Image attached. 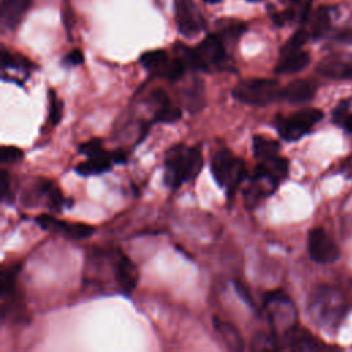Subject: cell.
I'll return each mask as SVG.
<instances>
[{
    "label": "cell",
    "mask_w": 352,
    "mask_h": 352,
    "mask_svg": "<svg viewBox=\"0 0 352 352\" xmlns=\"http://www.w3.org/2000/svg\"><path fill=\"white\" fill-rule=\"evenodd\" d=\"M342 125L348 129L349 133H352V114H348V117L345 118V121H344Z\"/></svg>",
    "instance_id": "f35d334b"
},
{
    "label": "cell",
    "mask_w": 352,
    "mask_h": 352,
    "mask_svg": "<svg viewBox=\"0 0 352 352\" xmlns=\"http://www.w3.org/2000/svg\"><path fill=\"white\" fill-rule=\"evenodd\" d=\"M279 150H280V146L276 140L261 136V135L253 136V154L257 160L265 161V160L274 158L278 155Z\"/></svg>",
    "instance_id": "7402d4cb"
},
{
    "label": "cell",
    "mask_w": 352,
    "mask_h": 352,
    "mask_svg": "<svg viewBox=\"0 0 352 352\" xmlns=\"http://www.w3.org/2000/svg\"><path fill=\"white\" fill-rule=\"evenodd\" d=\"M235 289H236L238 294L241 296V298H243L248 304L253 305V300H252V297H250V293L248 292V289H246V286H245L243 283H241V282H235Z\"/></svg>",
    "instance_id": "74e56055"
},
{
    "label": "cell",
    "mask_w": 352,
    "mask_h": 352,
    "mask_svg": "<svg viewBox=\"0 0 352 352\" xmlns=\"http://www.w3.org/2000/svg\"><path fill=\"white\" fill-rule=\"evenodd\" d=\"M210 170L216 183L227 188V197L230 199L246 176L243 160L235 157L230 150H221L212 157Z\"/></svg>",
    "instance_id": "3957f363"
},
{
    "label": "cell",
    "mask_w": 352,
    "mask_h": 352,
    "mask_svg": "<svg viewBox=\"0 0 352 352\" xmlns=\"http://www.w3.org/2000/svg\"><path fill=\"white\" fill-rule=\"evenodd\" d=\"M349 110V100H341L337 107L333 110V121L337 124H344L345 118L348 117Z\"/></svg>",
    "instance_id": "e575fe53"
},
{
    "label": "cell",
    "mask_w": 352,
    "mask_h": 352,
    "mask_svg": "<svg viewBox=\"0 0 352 352\" xmlns=\"http://www.w3.org/2000/svg\"><path fill=\"white\" fill-rule=\"evenodd\" d=\"M322 117L323 113L319 109H302L289 117H278L276 129L282 139L287 142H294L307 135L312 129V126L322 120Z\"/></svg>",
    "instance_id": "8992f818"
},
{
    "label": "cell",
    "mask_w": 352,
    "mask_h": 352,
    "mask_svg": "<svg viewBox=\"0 0 352 352\" xmlns=\"http://www.w3.org/2000/svg\"><path fill=\"white\" fill-rule=\"evenodd\" d=\"M114 279L120 290L125 294H131L139 280V272L133 261L122 252L117 253L114 263Z\"/></svg>",
    "instance_id": "8fae6325"
},
{
    "label": "cell",
    "mask_w": 352,
    "mask_h": 352,
    "mask_svg": "<svg viewBox=\"0 0 352 352\" xmlns=\"http://www.w3.org/2000/svg\"><path fill=\"white\" fill-rule=\"evenodd\" d=\"M175 50L179 51V54L182 55V59L187 67H190L192 70H208L206 63L202 60V58L199 56V54L195 48H188V47L183 45L182 43H177V44H175Z\"/></svg>",
    "instance_id": "d4e9b609"
},
{
    "label": "cell",
    "mask_w": 352,
    "mask_h": 352,
    "mask_svg": "<svg viewBox=\"0 0 352 352\" xmlns=\"http://www.w3.org/2000/svg\"><path fill=\"white\" fill-rule=\"evenodd\" d=\"M151 99L157 104V111L153 118L154 122H175L182 117V110L175 106L168 94L162 88H157L151 92Z\"/></svg>",
    "instance_id": "7c38bea8"
},
{
    "label": "cell",
    "mask_w": 352,
    "mask_h": 352,
    "mask_svg": "<svg viewBox=\"0 0 352 352\" xmlns=\"http://www.w3.org/2000/svg\"><path fill=\"white\" fill-rule=\"evenodd\" d=\"M308 253L319 264H329L338 258L340 250L333 238L320 227H315L308 235Z\"/></svg>",
    "instance_id": "52a82bcc"
},
{
    "label": "cell",
    "mask_w": 352,
    "mask_h": 352,
    "mask_svg": "<svg viewBox=\"0 0 352 352\" xmlns=\"http://www.w3.org/2000/svg\"><path fill=\"white\" fill-rule=\"evenodd\" d=\"M249 1H263V0H249Z\"/></svg>",
    "instance_id": "60d3db41"
},
{
    "label": "cell",
    "mask_w": 352,
    "mask_h": 352,
    "mask_svg": "<svg viewBox=\"0 0 352 352\" xmlns=\"http://www.w3.org/2000/svg\"><path fill=\"white\" fill-rule=\"evenodd\" d=\"M37 187H38V191L47 197L50 209L54 212H60L65 204V198L60 190L51 180H47V179H40Z\"/></svg>",
    "instance_id": "603a6c76"
},
{
    "label": "cell",
    "mask_w": 352,
    "mask_h": 352,
    "mask_svg": "<svg viewBox=\"0 0 352 352\" xmlns=\"http://www.w3.org/2000/svg\"><path fill=\"white\" fill-rule=\"evenodd\" d=\"M202 60L209 65H217L226 58V48L223 38L219 34L206 36L195 48Z\"/></svg>",
    "instance_id": "9a60e30c"
},
{
    "label": "cell",
    "mask_w": 352,
    "mask_h": 352,
    "mask_svg": "<svg viewBox=\"0 0 352 352\" xmlns=\"http://www.w3.org/2000/svg\"><path fill=\"white\" fill-rule=\"evenodd\" d=\"M186 63L183 62L182 58H175V59H169L165 66L155 74L158 77H162V78H166L169 81H176L179 80L184 72H186Z\"/></svg>",
    "instance_id": "484cf974"
},
{
    "label": "cell",
    "mask_w": 352,
    "mask_h": 352,
    "mask_svg": "<svg viewBox=\"0 0 352 352\" xmlns=\"http://www.w3.org/2000/svg\"><path fill=\"white\" fill-rule=\"evenodd\" d=\"M10 192V176L7 170H1V198L6 199Z\"/></svg>",
    "instance_id": "8d00e7d4"
},
{
    "label": "cell",
    "mask_w": 352,
    "mask_h": 352,
    "mask_svg": "<svg viewBox=\"0 0 352 352\" xmlns=\"http://www.w3.org/2000/svg\"><path fill=\"white\" fill-rule=\"evenodd\" d=\"M205 3H208V4H217V3H220L221 0H204Z\"/></svg>",
    "instance_id": "ab89813d"
},
{
    "label": "cell",
    "mask_w": 352,
    "mask_h": 352,
    "mask_svg": "<svg viewBox=\"0 0 352 352\" xmlns=\"http://www.w3.org/2000/svg\"><path fill=\"white\" fill-rule=\"evenodd\" d=\"M1 65H3V67H14V69L32 67V63L26 58L15 56L6 50H3V52H1Z\"/></svg>",
    "instance_id": "1f68e13d"
},
{
    "label": "cell",
    "mask_w": 352,
    "mask_h": 352,
    "mask_svg": "<svg viewBox=\"0 0 352 352\" xmlns=\"http://www.w3.org/2000/svg\"><path fill=\"white\" fill-rule=\"evenodd\" d=\"M114 162V154L113 151L102 150L99 154L94 157H88L87 161L80 162L76 166V172L81 176H94V175H102L113 168Z\"/></svg>",
    "instance_id": "5bb4252c"
},
{
    "label": "cell",
    "mask_w": 352,
    "mask_h": 352,
    "mask_svg": "<svg viewBox=\"0 0 352 352\" xmlns=\"http://www.w3.org/2000/svg\"><path fill=\"white\" fill-rule=\"evenodd\" d=\"M202 165L204 157L198 147L173 146L165 157L164 182L170 188H179L184 182L198 176Z\"/></svg>",
    "instance_id": "6da1fadb"
},
{
    "label": "cell",
    "mask_w": 352,
    "mask_h": 352,
    "mask_svg": "<svg viewBox=\"0 0 352 352\" xmlns=\"http://www.w3.org/2000/svg\"><path fill=\"white\" fill-rule=\"evenodd\" d=\"M330 23V16H329V11L324 7H319L315 14L314 18L311 21V34L314 38H319L320 36L324 34V32L327 30Z\"/></svg>",
    "instance_id": "4316f807"
},
{
    "label": "cell",
    "mask_w": 352,
    "mask_h": 352,
    "mask_svg": "<svg viewBox=\"0 0 352 352\" xmlns=\"http://www.w3.org/2000/svg\"><path fill=\"white\" fill-rule=\"evenodd\" d=\"M213 326L228 349L236 351V352L243 351V348H245L243 338H242L241 333L238 331V329L232 323L221 320L219 318H213Z\"/></svg>",
    "instance_id": "d6986e66"
},
{
    "label": "cell",
    "mask_w": 352,
    "mask_h": 352,
    "mask_svg": "<svg viewBox=\"0 0 352 352\" xmlns=\"http://www.w3.org/2000/svg\"><path fill=\"white\" fill-rule=\"evenodd\" d=\"M30 7L32 0H3L0 11L3 25L8 29H15Z\"/></svg>",
    "instance_id": "2e32d148"
},
{
    "label": "cell",
    "mask_w": 352,
    "mask_h": 352,
    "mask_svg": "<svg viewBox=\"0 0 352 352\" xmlns=\"http://www.w3.org/2000/svg\"><path fill=\"white\" fill-rule=\"evenodd\" d=\"M103 148V143H102V139L99 138H95V139H91V140H87L84 143L80 144L78 147V151L87 157H94L96 154H99Z\"/></svg>",
    "instance_id": "836d02e7"
},
{
    "label": "cell",
    "mask_w": 352,
    "mask_h": 352,
    "mask_svg": "<svg viewBox=\"0 0 352 352\" xmlns=\"http://www.w3.org/2000/svg\"><path fill=\"white\" fill-rule=\"evenodd\" d=\"M279 349L286 348L292 351H314L323 348V344L316 340L308 330L300 327L298 324L293 326L278 340Z\"/></svg>",
    "instance_id": "30bf717a"
},
{
    "label": "cell",
    "mask_w": 352,
    "mask_h": 352,
    "mask_svg": "<svg viewBox=\"0 0 352 352\" xmlns=\"http://www.w3.org/2000/svg\"><path fill=\"white\" fill-rule=\"evenodd\" d=\"M315 96V87L307 80H296L280 89V99L289 103H305Z\"/></svg>",
    "instance_id": "e0dca14e"
},
{
    "label": "cell",
    "mask_w": 352,
    "mask_h": 352,
    "mask_svg": "<svg viewBox=\"0 0 352 352\" xmlns=\"http://www.w3.org/2000/svg\"><path fill=\"white\" fill-rule=\"evenodd\" d=\"M279 82L274 78H249L238 82L232 89V96L246 104L267 106L280 99Z\"/></svg>",
    "instance_id": "5b68a950"
},
{
    "label": "cell",
    "mask_w": 352,
    "mask_h": 352,
    "mask_svg": "<svg viewBox=\"0 0 352 352\" xmlns=\"http://www.w3.org/2000/svg\"><path fill=\"white\" fill-rule=\"evenodd\" d=\"M292 1H294V3H297V1H300V0H292Z\"/></svg>",
    "instance_id": "b9f144b4"
},
{
    "label": "cell",
    "mask_w": 352,
    "mask_h": 352,
    "mask_svg": "<svg viewBox=\"0 0 352 352\" xmlns=\"http://www.w3.org/2000/svg\"><path fill=\"white\" fill-rule=\"evenodd\" d=\"M308 38H309V33H308L305 29H298L297 32H294V33L292 34V37H290V38L286 41V44L282 47L280 55L301 50V47L308 41Z\"/></svg>",
    "instance_id": "f546056e"
},
{
    "label": "cell",
    "mask_w": 352,
    "mask_h": 352,
    "mask_svg": "<svg viewBox=\"0 0 352 352\" xmlns=\"http://www.w3.org/2000/svg\"><path fill=\"white\" fill-rule=\"evenodd\" d=\"M34 220L40 226V228H43L45 231L59 232V234H62L70 239H74V241L89 238L95 231V228L89 224L60 221L51 214H40Z\"/></svg>",
    "instance_id": "9c48e42d"
},
{
    "label": "cell",
    "mask_w": 352,
    "mask_h": 352,
    "mask_svg": "<svg viewBox=\"0 0 352 352\" xmlns=\"http://www.w3.org/2000/svg\"><path fill=\"white\" fill-rule=\"evenodd\" d=\"M0 155H1V164L3 165L14 164V162H18L23 158V151L19 147H15V146H3L1 151H0Z\"/></svg>",
    "instance_id": "d6a6232c"
},
{
    "label": "cell",
    "mask_w": 352,
    "mask_h": 352,
    "mask_svg": "<svg viewBox=\"0 0 352 352\" xmlns=\"http://www.w3.org/2000/svg\"><path fill=\"white\" fill-rule=\"evenodd\" d=\"M65 60H66L67 63H70V65L77 66V65H81V63L84 62V55H82V52H81L80 50L74 48V50H72V51L66 55Z\"/></svg>",
    "instance_id": "d590c367"
},
{
    "label": "cell",
    "mask_w": 352,
    "mask_h": 352,
    "mask_svg": "<svg viewBox=\"0 0 352 352\" xmlns=\"http://www.w3.org/2000/svg\"><path fill=\"white\" fill-rule=\"evenodd\" d=\"M182 102L190 113H198L205 106V89L201 80H195L191 85L182 91Z\"/></svg>",
    "instance_id": "ffe728a7"
},
{
    "label": "cell",
    "mask_w": 352,
    "mask_h": 352,
    "mask_svg": "<svg viewBox=\"0 0 352 352\" xmlns=\"http://www.w3.org/2000/svg\"><path fill=\"white\" fill-rule=\"evenodd\" d=\"M252 348L254 351H268V349H279V342L276 336L267 333H257L252 338Z\"/></svg>",
    "instance_id": "f1b7e54d"
},
{
    "label": "cell",
    "mask_w": 352,
    "mask_h": 352,
    "mask_svg": "<svg viewBox=\"0 0 352 352\" xmlns=\"http://www.w3.org/2000/svg\"><path fill=\"white\" fill-rule=\"evenodd\" d=\"M276 190V186L267 179L265 176H257L253 175L250 179L249 186L243 191V198H245V205L249 209H253L258 202L274 192Z\"/></svg>",
    "instance_id": "4fadbf2b"
},
{
    "label": "cell",
    "mask_w": 352,
    "mask_h": 352,
    "mask_svg": "<svg viewBox=\"0 0 352 352\" xmlns=\"http://www.w3.org/2000/svg\"><path fill=\"white\" fill-rule=\"evenodd\" d=\"M308 311L312 320L320 327L334 330L346 312V304L337 289L322 286L311 296Z\"/></svg>",
    "instance_id": "7a4b0ae2"
},
{
    "label": "cell",
    "mask_w": 352,
    "mask_h": 352,
    "mask_svg": "<svg viewBox=\"0 0 352 352\" xmlns=\"http://www.w3.org/2000/svg\"><path fill=\"white\" fill-rule=\"evenodd\" d=\"M309 63V54L307 51H294L289 54H283L280 60L275 66V73L278 74H292L302 70Z\"/></svg>",
    "instance_id": "ac0fdd59"
},
{
    "label": "cell",
    "mask_w": 352,
    "mask_h": 352,
    "mask_svg": "<svg viewBox=\"0 0 352 352\" xmlns=\"http://www.w3.org/2000/svg\"><path fill=\"white\" fill-rule=\"evenodd\" d=\"M168 60H169V56L165 50H151L140 55V63L143 65V67L150 70L154 76L165 66Z\"/></svg>",
    "instance_id": "cb8c5ba5"
},
{
    "label": "cell",
    "mask_w": 352,
    "mask_h": 352,
    "mask_svg": "<svg viewBox=\"0 0 352 352\" xmlns=\"http://www.w3.org/2000/svg\"><path fill=\"white\" fill-rule=\"evenodd\" d=\"M19 272V265L15 267H8L3 270L1 272V279H0V290H1V297H10L16 293L15 290V279Z\"/></svg>",
    "instance_id": "83f0119b"
},
{
    "label": "cell",
    "mask_w": 352,
    "mask_h": 352,
    "mask_svg": "<svg viewBox=\"0 0 352 352\" xmlns=\"http://www.w3.org/2000/svg\"><path fill=\"white\" fill-rule=\"evenodd\" d=\"M48 98H50V122L51 125H58L60 118H62V114H63V102L58 98L56 92L55 91H50L48 94Z\"/></svg>",
    "instance_id": "4dcf8cb0"
},
{
    "label": "cell",
    "mask_w": 352,
    "mask_h": 352,
    "mask_svg": "<svg viewBox=\"0 0 352 352\" xmlns=\"http://www.w3.org/2000/svg\"><path fill=\"white\" fill-rule=\"evenodd\" d=\"M318 72L330 78H352V66L341 59L330 58L320 62Z\"/></svg>",
    "instance_id": "44dd1931"
},
{
    "label": "cell",
    "mask_w": 352,
    "mask_h": 352,
    "mask_svg": "<svg viewBox=\"0 0 352 352\" xmlns=\"http://www.w3.org/2000/svg\"><path fill=\"white\" fill-rule=\"evenodd\" d=\"M264 311L268 315L272 333L276 337H280L297 324V311L289 296L280 290H274L265 294Z\"/></svg>",
    "instance_id": "277c9868"
},
{
    "label": "cell",
    "mask_w": 352,
    "mask_h": 352,
    "mask_svg": "<svg viewBox=\"0 0 352 352\" xmlns=\"http://www.w3.org/2000/svg\"><path fill=\"white\" fill-rule=\"evenodd\" d=\"M175 19L177 30L184 37H194L204 28V19L194 0H175Z\"/></svg>",
    "instance_id": "ba28073f"
}]
</instances>
